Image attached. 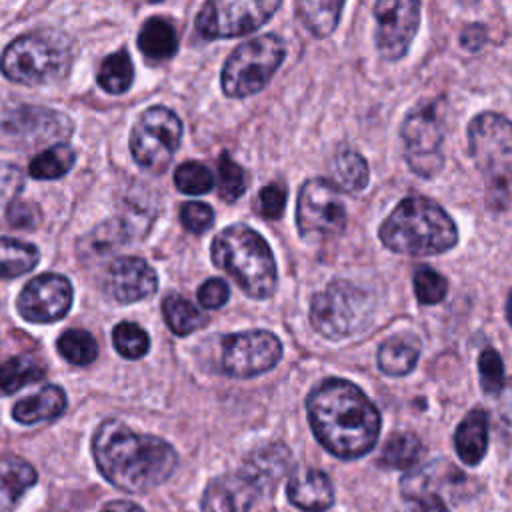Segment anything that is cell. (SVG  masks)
<instances>
[{
    "label": "cell",
    "mask_w": 512,
    "mask_h": 512,
    "mask_svg": "<svg viewBox=\"0 0 512 512\" xmlns=\"http://www.w3.org/2000/svg\"><path fill=\"white\" fill-rule=\"evenodd\" d=\"M378 236L386 248L408 256L440 254L458 242L456 226L444 208L416 194L404 198L388 214Z\"/></svg>",
    "instance_id": "3"
},
{
    "label": "cell",
    "mask_w": 512,
    "mask_h": 512,
    "mask_svg": "<svg viewBox=\"0 0 512 512\" xmlns=\"http://www.w3.org/2000/svg\"><path fill=\"white\" fill-rule=\"evenodd\" d=\"M332 172H334V186L344 190V192H350V194H356L360 190L366 188L368 184V164L366 160L350 150V148H340L336 158H334V166H332Z\"/></svg>",
    "instance_id": "27"
},
{
    "label": "cell",
    "mask_w": 512,
    "mask_h": 512,
    "mask_svg": "<svg viewBox=\"0 0 512 512\" xmlns=\"http://www.w3.org/2000/svg\"><path fill=\"white\" fill-rule=\"evenodd\" d=\"M112 342L116 352L128 360L142 358L150 348L148 334L134 322H118L112 330Z\"/></svg>",
    "instance_id": "36"
},
{
    "label": "cell",
    "mask_w": 512,
    "mask_h": 512,
    "mask_svg": "<svg viewBox=\"0 0 512 512\" xmlns=\"http://www.w3.org/2000/svg\"><path fill=\"white\" fill-rule=\"evenodd\" d=\"M290 462V454L284 446H266L258 452H254L250 456V460L246 462V468L262 486V480H266L268 476L276 478V476H282V472L286 470Z\"/></svg>",
    "instance_id": "35"
},
{
    "label": "cell",
    "mask_w": 512,
    "mask_h": 512,
    "mask_svg": "<svg viewBox=\"0 0 512 512\" xmlns=\"http://www.w3.org/2000/svg\"><path fill=\"white\" fill-rule=\"evenodd\" d=\"M466 482L464 474L448 464L446 460L430 462L414 472H408L402 478V494L408 500H420V498H438L446 494H454L458 488H462Z\"/></svg>",
    "instance_id": "19"
},
{
    "label": "cell",
    "mask_w": 512,
    "mask_h": 512,
    "mask_svg": "<svg viewBox=\"0 0 512 512\" xmlns=\"http://www.w3.org/2000/svg\"><path fill=\"white\" fill-rule=\"evenodd\" d=\"M56 348L60 356L74 366H88L98 356V344L94 336L88 330L80 328L64 330L56 340Z\"/></svg>",
    "instance_id": "34"
},
{
    "label": "cell",
    "mask_w": 512,
    "mask_h": 512,
    "mask_svg": "<svg viewBox=\"0 0 512 512\" xmlns=\"http://www.w3.org/2000/svg\"><path fill=\"white\" fill-rule=\"evenodd\" d=\"M260 494V482L248 472H228L208 482L202 494V512H250Z\"/></svg>",
    "instance_id": "18"
},
{
    "label": "cell",
    "mask_w": 512,
    "mask_h": 512,
    "mask_svg": "<svg viewBox=\"0 0 512 512\" xmlns=\"http://www.w3.org/2000/svg\"><path fill=\"white\" fill-rule=\"evenodd\" d=\"M100 474L118 490L138 494L160 486L176 468L174 448L152 434H138L122 420H104L92 438Z\"/></svg>",
    "instance_id": "2"
},
{
    "label": "cell",
    "mask_w": 512,
    "mask_h": 512,
    "mask_svg": "<svg viewBox=\"0 0 512 512\" xmlns=\"http://www.w3.org/2000/svg\"><path fill=\"white\" fill-rule=\"evenodd\" d=\"M44 378V366L30 354H18L0 364V392L14 394L16 390Z\"/></svg>",
    "instance_id": "26"
},
{
    "label": "cell",
    "mask_w": 512,
    "mask_h": 512,
    "mask_svg": "<svg viewBox=\"0 0 512 512\" xmlns=\"http://www.w3.org/2000/svg\"><path fill=\"white\" fill-rule=\"evenodd\" d=\"M496 418L500 434L512 440V378L504 380L502 388L498 390V404H496Z\"/></svg>",
    "instance_id": "45"
},
{
    "label": "cell",
    "mask_w": 512,
    "mask_h": 512,
    "mask_svg": "<svg viewBox=\"0 0 512 512\" xmlns=\"http://www.w3.org/2000/svg\"><path fill=\"white\" fill-rule=\"evenodd\" d=\"M100 512H144V510L138 504H134V502L114 500V502H108Z\"/></svg>",
    "instance_id": "49"
},
{
    "label": "cell",
    "mask_w": 512,
    "mask_h": 512,
    "mask_svg": "<svg viewBox=\"0 0 512 512\" xmlns=\"http://www.w3.org/2000/svg\"><path fill=\"white\" fill-rule=\"evenodd\" d=\"M340 0H302L296 4V12L302 24L318 38L328 36L340 18L342 10Z\"/></svg>",
    "instance_id": "29"
},
{
    "label": "cell",
    "mask_w": 512,
    "mask_h": 512,
    "mask_svg": "<svg viewBox=\"0 0 512 512\" xmlns=\"http://www.w3.org/2000/svg\"><path fill=\"white\" fill-rule=\"evenodd\" d=\"M280 340L266 330L238 332L222 338L220 370L232 378H252L278 364Z\"/></svg>",
    "instance_id": "13"
},
{
    "label": "cell",
    "mask_w": 512,
    "mask_h": 512,
    "mask_svg": "<svg viewBox=\"0 0 512 512\" xmlns=\"http://www.w3.org/2000/svg\"><path fill=\"white\" fill-rule=\"evenodd\" d=\"M162 314H164L168 328L176 336H188V334L200 330L202 326H206V322H208V318L190 300H186L184 296H178V294H170L164 298Z\"/></svg>",
    "instance_id": "28"
},
{
    "label": "cell",
    "mask_w": 512,
    "mask_h": 512,
    "mask_svg": "<svg viewBox=\"0 0 512 512\" xmlns=\"http://www.w3.org/2000/svg\"><path fill=\"white\" fill-rule=\"evenodd\" d=\"M0 128L18 140L38 142L68 136L72 132V122L58 110L40 106H16L2 114Z\"/></svg>",
    "instance_id": "16"
},
{
    "label": "cell",
    "mask_w": 512,
    "mask_h": 512,
    "mask_svg": "<svg viewBox=\"0 0 512 512\" xmlns=\"http://www.w3.org/2000/svg\"><path fill=\"white\" fill-rule=\"evenodd\" d=\"M248 188V174L226 152L218 160V194L224 202H236Z\"/></svg>",
    "instance_id": "37"
},
{
    "label": "cell",
    "mask_w": 512,
    "mask_h": 512,
    "mask_svg": "<svg viewBox=\"0 0 512 512\" xmlns=\"http://www.w3.org/2000/svg\"><path fill=\"white\" fill-rule=\"evenodd\" d=\"M134 80V66L126 50H118L104 58L98 70V84L108 94H124Z\"/></svg>",
    "instance_id": "33"
},
{
    "label": "cell",
    "mask_w": 512,
    "mask_h": 512,
    "mask_svg": "<svg viewBox=\"0 0 512 512\" xmlns=\"http://www.w3.org/2000/svg\"><path fill=\"white\" fill-rule=\"evenodd\" d=\"M372 316V294L348 280H334L312 296L310 322L324 338L342 340L354 336L370 326Z\"/></svg>",
    "instance_id": "5"
},
{
    "label": "cell",
    "mask_w": 512,
    "mask_h": 512,
    "mask_svg": "<svg viewBox=\"0 0 512 512\" xmlns=\"http://www.w3.org/2000/svg\"><path fill=\"white\" fill-rule=\"evenodd\" d=\"M454 448L464 464H478L488 450V416L482 408H474L464 416L454 432Z\"/></svg>",
    "instance_id": "22"
},
{
    "label": "cell",
    "mask_w": 512,
    "mask_h": 512,
    "mask_svg": "<svg viewBox=\"0 0 512 512\" xmlns=\"http://www.w3.org/2000/svg\"><path fill=\"white\" fill-rule=\"evenodd\" d=\"M506 318H508V322L512 326V290H510V294L506 298Z\"/></svg>",
    "instance_id": "50"
},
{
    "label": "cell",
    "mask_w": 512,
    "mask_h": 512,
    "mask_svg": "<svg viewBox=\"0 0 512 512\" xmlns=\"http://www.w3.org/2000/svg\"><path fill=\"white\" fill-rule=\"evenodd\" d=\"M68 60V50L60 40L44 32H30L6 46L0 70L12 82L36 86L64 74Z\"/></svg>",
    "instance_id": "8"
},
{
    "label": "cell",
    "mask_w": 512,
    "mask_h": 512,
    "mask_svg": "<svg viewBox=\"0 0 512 512\" xmlns=\"http://www.w3.org/2000/svg\"><path fill=\"white\" fill-rule=\"evenodd\" d=\"M180 222L192 234L206 232L214 222V212L204 202H186L180 206Z\"/></svg>",
    "instance_id": "42"
},
{
    "label": "cell",
    "mask_w": 512,
    "mask_h": 512,
    "mask_svg": "<svg viewBox=\"0 0 512 512\" xmlns=\"http://www.w3.org/2000/svg\"><path fill=\"white\" fill-rule=\"evenodd\" d=\"M212 262L230 274L244 294L256 300L276 290V260L268 242L244 224H232L212 240Z\"/></svg>",
    "instance_id": "4"
},
{
    "label": "cell",
    "mask_w": 512,
    "mask_h": 512,
    "mask_svg": "<svg viewBox=\"0 0 512 512\" xmlns=\"http://www.w3.org/2000/svg\"><path fill=\"white\" fill-rule=\"evenodd\" d=\"M480 384L486 394H494L504 384V364L500 354L494 348H484L478 358Z\"/></svg>",
    "instance_id": "40"
},
{
    "label": "cell",
    "mask_w": 512,
    "mask_h": 512,
    "mask_svg": "<svg viewBox=\"0 0 512 512\" xmlns=\"http://www.w3.org/2000/svg\"><path fill=\"white\" fill-rule=\"evenodd\" d=\"M278 8V0L206 2L196 16V30L206 40L242 36L264 26Z\"/></svg>",
    "instance_id": "12"
},
{
    "label": "cell",
    "mask_w": 512,
    "mask_h": 512,
    "mask_svg": "<svg viewBox=\"0 0 512 512\" xmlns=\"http://www.w3.org/2000/svg\"><path fill=\"white\" fill-rule=\"evenodd\" d=\"M468 144L472 160L482 172L490 202L494 196L504 204L512 182V122L496 112H482L468 126Z\"/></svg>",
    "instance_id": "6"
},
{
    "label": "cell",
    "mask_w": 512,
    "mask_h": 512,
    "mask_svg": "<svg viewBox=\"0 0 512 512\" xmlns=\"http://www.w3.org/2000/svg\"><path fill=\"white\" fill-rule=\"evenodd\" d=\"M182 138L180 118L166 106L148 108L134 124L130 152L136 164L150 172H164Z\"/></svg>",
    "instance_id": "10"
},
{
    "label": "cell",
    "mask_w": 512,
    "mask_h": 512,
    "mask_svg": "<svg viewBox=\"0 0 512 512\" xmlns=\"http://www.w3.org/2000/svg\"><path fill=\"white\" fill-rule=\"evenodd\" d=\"M158 288L154 268L138 256L116 258L106 272V292L120 304H132L152 296Z\"/></svg>",
    "instance_id": "17"
},
{
    "label": "cell",
    "mask_w": 512,
    "mask_h": 512,
    "mask_svg": "<svg viewBox=\"0 0 512 512\" xmlns=\"http://www.w3.org/2000/svg\"><path fill=\"white\" fill-rule=\"evenodd\" d=\"M448 290V282L430 266H420L414 272V292L420 304L432 306L438 304Z\"/></svg>",
    "instance_id": "39"
},
{
    "label": "cell",
    "mask_w": 512,
    "mask_h": 512,
    "mask_svg": "<svg viewBox=\"0 0 512 512\" xmlns=\"http://www.w3.org/2000/svg\"><path fill=\"white\" fill-rule=\"evenodd\" d=\"M296 226L302 238H336L346 228V204L326 178L306 180L298 194Z\"/></svg>",
    "instance_id": "11"
},
{
    "label": "cell",
    "mask_w": 512,
    "mask_h": 512,
    "mask_svg": "<svg viewBox=\"0 0 512 512\" xmlns=\"http://www.w3.org/2000/svg\"><path fill=\"white\" fill-rule=\"evenodd\" d=\"M24 186V178L20 168L14 164L0 162V204L12 200Z\"/></svg>",
    "instance_id": "46"
},
{
    "label": "cell",
    "mask_w": 512,
    "mask_h": 512,
    "mask_svg": "<svg viewBox=\"0 0 512 512\" xmlns=\"http://www.w3.org/2000/svg\"><path fill=\"white\" fill-rule=\"evenodd\" d=\"M72 284L62 274H40L32 278L16 300L18 314L36 324L64 318L72 304Z\"/></svg>",
    "instance_id": "15"
},
{
    "label": "cell",
    "mask_w": 512,
    "mask_h": 512,
    "mask_svg": "<svg viewBox=\"0 0 512 512\" xmlns=\"http://www.w3.org/2000/svg\"><path fill=\"white\" fill-rule=\"evenodd\" d=\"M38 474L20 456L0 458V512H10L20 498L36 484Z\"/></svg>",
    "instance_id": "21"
},
{
    "label": "cell",
    "mask_w": 512,
    "mask_h": 512,
    "mask_svg": "<svg viewBox=\"0 0 512 512\" xmlns=\"http://www.w3.org/2000/svg\"><path fill=\"white\" fill-rule=\"evenodd\" d=\"M376 48L384 60H400L420 24V4L412 0H380L374 6Z\"/></svg>",
    "instance_id": "14"
},
{
    "label": "cell",
    "mask_w": 512,
    "mask_h": 512,
    "mask_svg": "<svg viewBox=\"0 0 512 512\" xmlns=\"http://www.w3.org/2000/svg\"><path fill=\"white\" fill-rule=\"evenodd\" d=\"M6 220L14 228L30 230V228H36L40 224V210L32 202L14 200V202H10V206L6 210Z\"/></svg>",
    "instance_id": "43"
},
{
    "label": "cell",
    "mask_w": 512,
    "mask_h": 512,
    "mask_svg": "<svg viewBox=\"0 0 512 512\" xmlns=\"http://www.w3.org/2000/svg\"><path fill=\"white\" fill-rule=\"evenodd\" d=\"M286 206V186L280 182H270L260 188L256 198L258 214L266 220H278Z\"/></svg>",
    "instance_id": "41"
},
{
    "label": "cell",
    "mask_w": 512,
    "mask_h": 512,
    "mask_svg": "<svg viewBox=\"0 0 512 512\" xmlns=\"http://www.w3.org/2000/svg\"><path fill=\"white\" fill-rule=\"evenodd\" d=\"M138 48L148 60H168L178 50V36L170 20L162 16L148 18L138 32Z\"/></svg>",
    "instance_id": "24"
},
{
    "label": "cell",
    "mask_w": 512,
    "mask_h": 512,
    "mask_svg": "<svg viewBox=\"0 0 512 512\" xmlns=\"http://www.w3.org/2000/svg\"><path fill=\"white\" fill-rule=\"evenodd\" d=\"M286 56L284 42L276 34L256 36L240 44L222 68V90L232 98L260 92Z\"/></svg>",
    "instance_id": "7"
},
{
    "label": "cell",
    "mask_w": 512,
    "mask_h": 512,
    "mask_svg": "<svg viewBox=\"0 0 512 512\" xmlns=\"http://www.w3.org/2000/svg\"><path fill=\"white\" fill-rule=\"evenodd\" d=\"M486 42V30L482 24H468L460 34V44L468 52H478Z\"/></svg>",
    "instance_id": "47"
},
{
    "label": "cell",
    "mask_w": 512,
    "mask_h": 512,
    "mask_svg": "<svg viewBox=\"0 0 512 512\" xmlns=\"http://www.w3.org/2000/svg\"><path fill=\"white\" fill-rule=\"evenodd\" d=\"M76 154L68 144H54L30 160L28 172L36 180H56L74 166Z\"/></svg>",
    "instance_id": "32"
},
{
    "label": "cell",
    "mask_w": 512,
    "mask_h": 512,
    "mask_svg": "<svg viewBox=\"0 0 512 512\" xmlns=\"http://www.w3.org/2000/svg\"><path fill=\"white\" fill-rule=\"evenodd\" d=\"M174 186L182 192V194H192V196H200L212 190L214 186V176L212 172L200 164V162H184L176 168L174 172Z\"/></svg>",
    "instance_id": "38"
},
{
    "label": "cell",
    "mask_w": 512,
    "mask_h": 512,
    "mask_svg": "<svg viewBox=\"0 0 512 512\" xmlns=\"http://www.w3.org/2000/svg\"><path fill=\"white\" fill-rule=\"evenodd\" d=\"M420 454H422V442L418 440L416 434L396 432L386 440L380 452V466L408 470L420 460Z\"/></svg>",
    "instance_id": "31"
},
{
    "label": "cell",
    "mask_w": 512,
    "mask_h": 512,
    "mask_svg": "<svg viewBox=\"0 0 512 512\" xmlns=\"http://www.w3.org/2000/svg\"><path fill=\"white\" fill-rule=\"evenodd\" d=\"M306 410L316 440L336 458H360L378 440V408L348 380L328 378L320 382L308 394Z\"/></svg>",
    "instance_id": "1"
},
{
    "label": "cell",
    "mask_w": 512,
    "mask_h": 512,
    "mask_svg": "<svg viewBox=\"0 0 512 512\" xmlns=\"http://www.w3.org/2000/svg\"><path fill=\"white\" fill-rule=\"evenodd\" d=\"M228 298H230V288L220 278H208L198 288V302L204 308H220L228 302Z\"/></svg>",
    "instance_id": "44"
},
{
    "label": "cell",
    "mask_w": 512,
    "mask_h": 512,
    "mask_svg": "<svg viewBox=\"0 0 512 512\" xmlns=\"http://www.w3.org/2000/svg\"><path fill=\"white\" fill-rule=\"evenodd\" d=\"M418 356L420 344L414 336H390L378 348V368L388 376H404L416 366Z\"/></svg>",
    "instance_id": "25"
},
{
    "label": "cell",
    "mask_w": 512,
    "mask_h": 512,
    "mask_svg": "<svg viewBox=\"0 0 512 512\" xmlns=\"http://www.w3.org/2000/svg\"><path fill=\"white\" fill-rule=\"evenodd\" d=\"M66 410V394L60 386H44L36 394L18 400L12 418L20 424H38L58 418Z\"/></svg>",
    "instance_id": "23"
},
{
    "label": "cell",
    "mask_w": 512,
    "mask_h": 512,
    "mask_svg": "<svg viewBox=\"0 0 512 512\" xmlns=\"http://www.w3.org/2000/svg\"><path fill=\"white\" fill-rule=\"evenodd\" d=\"M400 512H448L444 502L438 498H420L408 500V504Z\"/></svg>",
    "instance_id": "48"
},
{
    "label": "cell",
    "mask_w": 512,
    "mask_h": 512,
    "mask_svg": "<svg viewBox=\"0 0 512 512\" xmlns=\"http://www.w3.org/2000/svg\"><path fill=\"white\" fill-rule=\"evenodd\" d=\"M404 156L420 178L436 176L444 166V108L442 102H426L414 108L402 124Z\"/></svg>",
    "instance_id": "9"
},
{
    "label": "cell",
    "mask_w": 512,
    "mask_h": 512,
    "mask_svg": "<svg viewBox=\"0 0 512 512\" xmlns=\"http://www.w3.org/2000/svg\"><path fill=\"white\" fill-rule=\"evenodd\" d=\"M286 494L294 506L306 512H324L334 502V488L330 478L316 468L294 472L288 482Z\"/></svg>",
    "instance_id": "20"
},
{
    "label": "cell",
    "mask_w": 512,
    "mask_h": 512,
    "mask_svg": "<svg viewBox=\"0 0 512 512\" xmlns=\"http://www.w3.org/2000/svg\"><path fill=\"white\" fill-rule=\"evenodd\" d=\"M38 264V248L30 242L0 236V278H16Z\"/></svg>",
    "instance_id": "30"
}]
</instances>
